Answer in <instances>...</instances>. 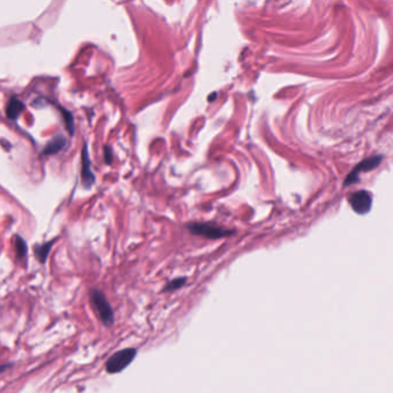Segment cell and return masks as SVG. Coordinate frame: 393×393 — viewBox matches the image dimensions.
I'll use <instances>...</instances> for the list:
<instances>
[{
    "label": "cell",
    "mask_w": 393,
    "mask_h": 393,
    "mask_svg": "<svg viewBox=\"0 0 393 393\" xmlns=\"http://www.w3.org/2000/svg\"><path fill=\"white\" fill-rule=\"evenodd\" d=\"M90 301L92 307L95 308V312L100 316L101 321L106 328H110L114 324V313L113 309L107 301L106 296L100 289H91L90 290Z\"/></svg>",
    "instance_id": "1"
},
{
    "label": "cell",
    "mask_w": 393,
    "mask_h": 393,
    "mask_svg": "<svg viewBox=\"0 0 393 393\" xmlns=\"http://www.w3.org/2000/svg\"><path fill=\"white\" fill-rule=\"evenodd\" d=\"M216 96H217L216 94H213L212 96H211V97H209V98H208V100H209V101H212V100H213V98H214V97H216Z\"/></svg>",
    "instance_id": "14"
},
{
    "label": "cell",
    "mask_w": 393,
    "mask_h": 393,
    "mask_svg": "<svg viewBox=\"0 0 393 393\" xmlns=\"http://www.w3.org/2000/svg\"><path fill=\"white\" fill-rule=\"evenodd\" d=\"M15 249H16V254H18V256L20 257V259H23V257L27 255V244H26L25 240H23L22 237L16 236Z\"/></svg>",
    "instance_id": "11"
},
{
    "label": "cell",
    "mask_w": 393,
    "mask_h": 393,
    "mask_svg": "<svg viewBox=\"0 0 393 393\" xmlns=\"http://www.w3.org/2000/svg\"><path fill=\"white\" fill-rule=\"evenodd\" d=\"M66 145V138L62 136V135H58V136H55L52 138V140L49 142L48 144H46L44 151H43V154L44 155H54L59 153V151L62 150V148H64Z\"/></svg>",
    "instance_id": "7"
},
{
    "label": "cell",
    "mask_w": 393,
    "mask_h": 393,
    "mask_svg": "<svg viewBox=\"0 0 393 393\" xmlns=\"http://www.w3.org/2000/svg\"><path fill=\"white\" fill-rule=\"evenodd\" d=\"M54 241L55 240H52L50 242L39 244V246L35 247V255L42 264H44L46 262V259H48L49 254H50V250L52 248V246H53Z\"/></svg>",
    "instance_id": "9"
},
{
    "label": "cell",
    "mask_w": 393,
    "mask_h": 393,
    "mask_svg": "<svg viewBox=\"0 0 393 393\" xmlns=\"http://www.w3.org/2000/svg\"><path fill=\"white\" fill-rule=\"evenodd\" d=\"M23 108H25V104H23L20 100H18V98L13 97L12 100L9 101L7 108H6V113H7V117L9 119H16L19 117V114L21 113Z\"/></svg>",
    "instance_id": "8"
},
{
    "label": "cell",
    "mask_w": 393,
    "mask_h": 393,
    "mask_svg": "<svg viewBox=\"0 0 393 393\" xmlns=\"http://www.w3.org/2000/svg\"><path fill=\"white\" fill-rule=\"evenodd\" d=\"M137 354L136 348H125L114 353L105 363V369L108 374H118L127 368L134 361Z\"/></svg>",
    "instance_id": "3"
},
{
    "label": "cell",
    "mask_w": 393,
    "mask_h": 393,
    "mask_svg": "<svg viewBox=\"0 0 393 393\" xmlns=\"http://www.w3.org/2000/svg\"><path fill=\"white\" fill-rule=\"evenodd\" d=\"M187 283L186 277H178V278H174L168 282L165 287L163 288V292H174V290L180 289L181 287H183Z\"/></svg>",
    "instance_id": "10"
},
{
    "label": "cell",
    "mask_w": 393,
    "mask_h": 393,
    "mask_svg": "<svg viewBox=\"0 0 393 393\" xmlns=\"http://www.w3.org/2000/svg\"><path fill=\"white\" fill-rule=\"evenodd\" d=\"M82 183L85 188H90L95 183V174L90 167L87 144H84L83 150H82Z\"/></svg>",
    "instance_id": "6"
},
{
    "label": "cell",
    "mask_w": 393,
    "mask_h": 393,
    "mask_svg": "<svg viewBox=\"0 0 393 393\" xmlns=\"http://www.w3.org/2000/svg\"><path fill=\"white\" fill-rule=\"evenodd\" d=\"M13 365L12 363H6V365H2V366H0V374H1V372H4V371H6L7 370V369H9L11 368Z\"/></svg>",
    "instance_id": "13"
},
{
    "label": "cell",
    "mask_w": 393,
    "mask_h": 393,
    "mask_svg": "<svg viewBox=\"0 0 393 393\" xmlns=\"http://www.w3.org/2000/svg\"><path fill=\"white\" fill-rule=\"evenodd\" d=\"M348 203L353 210L359 214L368 213L372 206V196L367 190H358L348 196Z\"/></svg>",
    "instance_id": "4"
},
{
    "label": "cell",
    "mask_w": 393,
    "mask_h": 393,
    "mask_svg": "<svg viewBox=\"0 0 393 393\" xmlns=\"http://www.w3.org/2000/svg\"><path fill=\"white\" fill-rule=\"evenodd\" d=\"M187 227L189 230V232L195 234V236H203L211 240L222 239V237L233 236L236 233L232 230L224 229V227L213 225V224L209 223H190Z\"/></svg>",
    "instance_id": "2"
},
{
    "label": "cell",
    "mask_w": 393,
    "mask_h": 393,
    "mask_svg": "<svg viewBox=\"0 0 393 393\" xmlns=\"http://www.w3.org/2000/svg\"><path fill=\"white\" fill-rule=\"evenodd\" d=\"M383 157L382 156H372L368 159L362 160L361 163H359L356 166L353 168V171L348 174L347 178H346L345 183H343V186H351L356 181H359V177L362 172H369L375 170L376 167L378 166L379 164L382 163Z\"/></svg>",
    "instance_id": "5"
},
{
    "label": "cell",
    "mask_w": 393,
    "mask_h": 393,
    "mask_svg": "<svg viewBox=\"0 0 393 393\" xmlns=\"http://www.w3.org/2000/svg\"><path fill=\"white\" fill-rule=\"evenodd\" d=\"M111 156H112V154H111L110 149H108V148H105V158H106L107 164L111 163Z\"/></svg>",
    "instance_id": "12"
}]
</instances>
